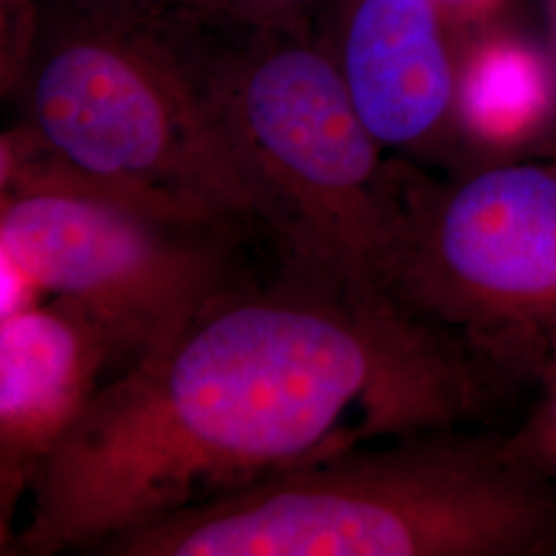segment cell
I'll list each match as a JSON object with an SVG mask.
<instances>
[{"mask_svg":"<svg viewBox=\"0 0 556 556\" xmlns=\"http://www.w3.org/2000/svg\"><path fill=\"white\" fill-rule=\"evenodd\" d=\"M477 369L390 299L295 270L213 299L105 381L31 482L2 555L101 542L338 452L459 427L489 400Z\"/></svg>","mask_w":556,"mask_h":556,"instance_id":"6da1fadb","label":"cell"},{"mask_svg":"<svg viewBox=\"0 0 556 556\" xmlns=\"http://www.w3.org/2000/svg\"><path fill=\"white\" fill-rule=\"evenodd\" d=\"M101 556H556V486L459 427L357 445L188 507Z\"/></svg>","mask_w":556,"mask_h":556,"instance_id":"7a4b0ae2","label":"cell"},{"mask_svg":"<svg viewBox=\"0 0 556 556\" xmlns=\"http://www.w3.org/2000/svg\"><path fill=\"white\" fill-rule=\"evenodd\" d=\"M285 270L386 298L400 169L358 118L309 27L178 13L165 23Z\"/></svg>","mask_w":556,"mask_h":556,"instance_id":"3957f363","label":"cell"},{"mask_svg":"<svg viewBox=\"0 0 556 556\" xmlns=\"http://www.w3.org/2000/svg\"><path fill=\"white\" fill-rule=\"evenodd\" d=\"M17 83L21 128L83 178L174 217L260 229L165 23H119L66 4L34 34Z\"/></svg>","mask_w":556,"mask_h":556,"instance_id":"277c9868","label":"cell"},{"mask_svg":"<svg viewBox=\"0 0 556 556\" xmlns=\"http://www.w3.org/2000/svg\"><path fill=\"white\" fill-rule=\"evenodd\" d=\"M381 291L493 388L556 361V163L482 165L450 184L400 167Z\"/></svg>","mask_w":556,"mask_h":556,"instance_id":"5b68a950","label":"cell"},{"mask_svg":"<svg viewBox=\"0 0 556 556\" xmlns=\"http://www.w3.org/2000/svg\"><path fill=\"white\" fill-rule=\"evenodd\" d=\"M243 229L126 199L60 163L23 128L2 137V266L100 319L124 369L245 282L236 268Z\"/></svg>","mask_w":556,"mask_h":556,"instance_id":"8992f818","label":"cell"},{"mask_svg":"<svg viewBox=\"0 0 556 556\" xmlns=\"http://www.w3.org/2000/svg\"><path fill=\"white\" fill-rule=\"evenodd\" d=\"M118 342L71 299L31 303L0 319V536L43 459L100 392Z\"/></svg>","mask_w":556,"mask_h":556,"instance_id":"52a82bcc","label":"cell"},{"mask_svg":"<svg viewBox=\"0 0 556 556\" xmlns=\"http://www.w3.org/2000/svg\"><path fill=\"white\" fill-rule=\"evenodd\" d=\"M439 0H346L326 46L358 118L383 149L456 144L459 60Z\"/></svg>","mask_w":556,"mask_h":556,"instance_id":"ba28073f","label":"cell"},{"mask_svg":"<svg viewBox=\"0 0 556 556\" xmlns=\"http://www.w3.org/2000/svg\"><path fill=\"white\" fill-rule=\"evenodd\" d=\"M555 124V73L536 50L493 38L459 60L456 144L478 153L477 167L526 160Z\"/></svg>","mask_w":556,"mask_h":556,"instance_id":"9c48e42d","label":"cell"},{"mask_svg":"<svg viewBox=\"0 0 556 556\" xmlns=\"http://www.w3.org/2000/svg\"><path fill=\"white\" fill-rule=\"evenodd\" d=\"M538 383L534 408L505 443L511 456L556 486V361Z\"/></svg>","mask_w":556,"mask_h":556,"instance_id":"30bf717a","label":"cell"},{"mask_svg":"<svg viewBox=\"0 0 556 556\" xmlns=\"http://www.w3.org/2000/svg\"><path fill=\"white\" fill-rule=\"evenodd\" d=\"M318 0H174L176 15L309 27Z\"/></svg>","mask_w":556,"mask_h":556,"instance_id":"8fae6325","label":"cell"},{"mask_svg":"<svg viewBox=\"0 0 556 556\" xmlns=\"http://www.w3.org/2000/svg\"><path fill=\"white\" fill-rule=\"evenodd\" d=\"M87 15L103 20L132 23V25H160L176 15L174 0H64Z\"/></svg>","mask_w":556,"mask_h":556,"instance_id":"7c38bea8","label":"cell"},{"mask_svg":"<svg viewBox=\"0 0 556 556\" xmlns=\"http://www.w3.org/2000/svg\"><path fill=\"white\" fill-rule=\"evenodd\" d=\"M501 0H439V4L450 15H464V17H477L489 13Z\"/></svg>","mask_w":556,"mask_h":556,"instance_id":"4fadbf2b","label":"cell"}]
</instances>
